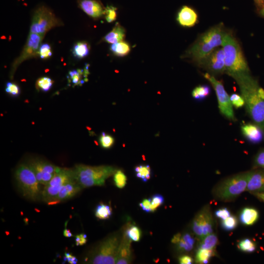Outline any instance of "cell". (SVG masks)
Returning a JSON list of instances; mask_svg holds the SVG:
<instances>
[{"instance_id": "49", "label": "cell", "mask_w": 264, "mask_h": 264, "mask_svg": "<svg viewBox=\"0 0 264 264\" xmlns=\"http://www.w3.org/2000/svg\"><path fill=\"white\" fill-rule=\"evenodd\" d=\"M255 4L256 5V6L259 11L261 8H262L264 3V0H254Z\"/></svg>"}, {"instance_id": "1", "label": "cell", "mask_w": 264, "mask_h": 264, "mask_svg": "<svg viewBox=\"0 0 264 264\" xmlns=\"http://www.w3.org/2000/svg\"><path fill=\"white\" fill-rule=\"evenodd\" d=\"M231 77L239 87L247 113L264 132V100L259 95L260 87L257 81L250 75L249 73L239 74Z\"/></svg>"}, {"instance_id": "47", "label": "cell", "mask_w": 264, "mask_h": 264, "mask_svg": "<svg viewBox=\"0 0 264 264\" xmlns=\"http://www.w3.org/2000/svg\"><path fill=\"white\" fill-rule=\"evenodd\" d=\"M65 255V258L67 260V261L70 264H76L77 263V260L75 257L72 256L71 254H69V253H66Z\"/></svg>"}, {"instance_id": "38", "label": "cell", "mask_w": 264, "mask_h": 264, "mask_svg": "<svg viewBox=\"0 0 264 264\" xmlns=\"http://www.w3.org/2000/svg\"><path fill=\"white\" fill-rule=\"evenodd\" d=\"M52 55L50 45L46 43L42 44L39 50V56L42 59H46Z\"/></svg>"}, {"instance_id": "6", "label": "cell", "mask_w": 264, "mask_h": 264, "mask_svg": "<svg viewBox=\"0 0 264 264\" xmlns=\"http://www.w3.org/2000/svg\"><path fill=\"white\" fill-rule=\"evenodd\" d=\"M64 25L48 7L41 5L34 10L32 14L30 32L43 36L50 29Z\"/></svg>"}, {"instance_id": "4", "label": "cell", "mask_w": 264, "mask_h": 264, "mask_svg": "<svg viewBox=\"0 0 264 264\" xmlns=\"http://www.w3.org/2000/svg\"><path fill=\"white\" fill-rule=\"evenodd\" d=\"M116 170L111 166L84 164L76 165L73 169L74 178L82 188L104 185L106 179L113 175Z\"/></svg>"}, {"instance_id": "3", "label": "cell", "mask_w": 264, "mask_h": 264, "mask_svg": "<svg viewBox=\"0 0 264 264\" xmlns=\"http://www.w3.org/2000/svg\"><path fill=\"white\" fill-rule=\"evenodd\" d=\"M225 55V72L230 76L249 73L241 46L233 35L226 32L222 44Z\"/></svg>"}, {"instance_id": "32", "label": "cell", "mask_w": 264, "mask_h": 264, "mask_svg": "<svg viewBox=\"0 0 264 264\" xmlns=\"http://www.w3.org/2000/svg\"><path fill=\"white\" fill-rule=\"evenodd\" d=\"M238 224L237 218L235 216H230L221 221L222 228L226 231H231L236 228Z\"/></svg>"}, {"instance_id": "18", "label": "cell", "mask_w": 264, "mask_h": 264, "mask_svg": "<svg viewBox=\"0 0 264 264\" xmlns=\"http://www.w3.org/2000/svg\"><path fill=\"white\" fill-rule=\"evenodd\" d=\"M198 14L191 7L184 5L179 10L176 17L178 23L183 27H192L198 21Z\"/></svg>"}, {"instance_id": "11", "label": "cell", "mask_w": 264, "mask_h": 264, "mask_svg": "<svg viewBox=\"0 0 264 264\" xmlns=\"http://www.w3.org/2000/svg\"><path fill=\"white\" fill-rule=\"evenodd\" d=\"M44 36L29 33L20 55L14 61L11 67L10 78L12 79L18 67L24 61L39 56V48Z\"/></svg>"}, {"instance_id": "30", "label": "cell", "mask_w": 264, "mask_h": 264, "mask_svg": "<svg viewBox=\"0 0 264 264\" xmlns=\"http://www.w3.org/2000/svg\"><path fill=\"white\" fill-rule=\"evenodd\" d=\"M53 81L48 77L39 78L36 82V86L38 89L47 92L52 87Z\"/></svg>"}, {"instance_id": "17", "label": "cell", "mask_w": 264, "mask_h": 264, "mask_svg": "<svg viewBox=\"0 0 264 264\" xmlns=\"http://www.w3.org/2000/svg\"><path fill=\"white\" fill-rule=\"evenodd\" d=\"M75 178L65 183L61 188L52 204L69 199L76 195L82 189Z\"/></svg>"}, {"instance_id": "29", "label": "cell", "mask_w": 264, "mask_h": 264, "mask_svg": "<svg viewBox=\"0 0 264 264\" xmlns=\"http://www.w3.org/2000/svg\"><path fill=\"white\" fill-rule=\"evenodd\" d=\"M135 172L136 176L144 182H147L151 178V169L148 165L137 166Z\"/></svg>"}, {"instance_id": "19", "label": "cell", "mask_w": 264, "mask_h": 264, "mask_svg": "<svg viewBox=\"0 0 264 264\" xmlns=\"http://www.w3.org/2000/svg\"><path fill=\"white\" fill-rule=\"evenodd\" d=\"M243 135L252 143H259L264 140V132L256 124L245 123L241 126Z\"/></svg>"}, {"instance_id": "51", "label": "cell", "mask_w": 264, "mask_h": 264, "mask_svg": "<svg viewBox=\"0 0 264 264\" xmlns=\"http://www.w3.org/2000/svg\"><path fill=\"white\" fill-rule=\"evenodd\" d=\"M63 235L65 237L67 238L71 237L73 236L72 233L70 232L69 229L65 228L63 231Z\"/></svg>"}, {"instance_id": "16", "label": "cell", "mask_w": 264, "mask_h": 264, "mask_svg": "<svg viewBox=\"0 0 264 264\" xmlns=\"http://www.w3.org/2000/svg\"><path fill=\"white\" fill-rule=\"evenodd\" d=\"M246 191L251 194L264 192V169L250 171Z\"/></svg>"}, {"instance_id": "43", "label": "cell", "mask_w": 264, "mask_h": 264, "mask_svg": "<svg viewBox=\"0 0 264 264\" xmlns=\"http://www.w3.org/2000/svg\"><path fill=\"white\" fill-rule=\"evenodd\" d=\"M215 214L217 218L223 220L230 216L231 212L227 208L224 207L216 210Z\"/></svg>"}, {"instance_id": "26", "label": "cell", "mask_w": 264, "mask_h": 264, "mask_svg": "<svg viewBox=\"0 0 264 264\" xmlns=\"http://www.w3.org/2000/svg\"><path fill=\"white\" fill-rule=\"evenodd\" d=\"M215 249L198 248L195 256V261L198 264H207L209 259L215 256Z\"/></svg>"}, {"instance_id": "15", "label": "cell", "mask_w": 264, "mask_h": 264, "mask_svg": "<svg viewBox=\"0 0 264 264\" xmlns=\"http://www.w3.org/2000/svg\"><path fill=\"white\" fill-rule=\"evenodd\" d=\"M78 4L81 10L94 19H98L104 16L105 7L98 0H78Z\"/></svg>"}, {"instance_id": "31", "label": "cell", "mask_w": 264, "mask_h": 264, "mask_svg": "<svg viewBox=\"0 0 264 264\" xmlns=\"http://www.w3.org/2000/svg\"><path fill=\"white\" fill-rule=\"evenodd\" d=\"M238 246L240 250L247 253L253 252L256 248L255 243L248 238L244 239L240 241Z\"/></svg>"}, {"instance_id": "22", "label": "cell", "mask_w": 264, "mask_h": 264, "mask_svg": "<svg viewBox=\"0 0 264 264\" xmlns=\"http://www.w3.org/2000/svg\"><path fill=\"white\" fill-rule=\"evenodd\" d=\"M259 217L258 211L252 207L243 208L239 216L241 222L245 225L254 224L258 220Z\"/></svg>"}, {"instance_id": "48", "label": "cell", "mask_w": 264, "mask_h": 264, "mask_svg": "<svg viewBox=\"0 0 264 264\" xmlns=\"http://www.w3.org/2000/svg\"><path fill=\"white\" fill-rule=\"evenodd\" d=\"M181 237L182 236L179 233L175 234L172 238L171 242L173 243L177 244L180 241Z\"/></svg>"}, {"instance_id": "20", "label": "cell", "mask_w": 264, "mask_h": 264, "mask_svg": "<svg viewBox=\"0 0 264 264\" xmlns=\"http://www.w3.org/2000/svg\"><path fill=\"white\" fill-rule=\"evenodd\" d=\"M131 241L124 233L118 248L116 264H127L131 262Z\"/></svg>"}, {"instance_id": "33", "label": "cell", "mask_w": 264, "mask_h": 264, "mask_svg": "<svg viewBox=\"0 0 264 264\" xmlns=\"http://www.w3.org/2000/svg\"><path fill=\"white\" fill-rule=\"evenodd\" d=\"M125 233L131 241L138 242L140 240L141 231L136 226L131 225L128 227Z\"/></svg>"}, {"instance_id": "45", "label": "cell", "mask_w": 264, "mask_h": 264, "mask_svg": "<svg viewBox=\"0 0 264 264\" xmlns=\"http://www.w3.org/2000/svg\"><path fill=\"white\" fill-rule=\"evenodd\" d=\"M75 241L76 245H83L87 242V235L85 234L77 235L75 236Z\"/></svg>"}, {"instance_id": "40", "label": "cell", "mask_w": 264, "mask_h": 264, "mask_svg": "<svg viewBox=\"0 0 264 264\" xmlns=\"http://www.w3.org/2000/svg\"><path fill=\"white\" fill-rule=\"evenodd\" d=\"M230 99L232 106L237 109L242 107L245 104L244 100L241 95L236 93L232 94L230 96Z\"/></svg>"}, {"instance_id": "46", "label": "cell", "mask_w": 264, "mask_h": 264, "mask_svg": "<svg viewBox=\"0 0 264 264\" xmlns=\"http://www.w3.org/2000/svg\"><path fill=\"white\" fill-rule=\"evenodd\" d=\"M179 263L181 264H191L193 262V258L188 255H183L178 259Z\"/></svg>"}, {"instance_id": "44", "label": "cell", "mask_w": 264, "mask_h": 264, "mask_svg": "<svg viewBox=\"0 0 264 264\" xmlns=\"http://www.w3.org/2000/svg\"><path fill=\"white\" fill-rule=\"evenodd\" d=\"M140 207L146 212H152V203L151 198L144 199L142 201L139 203Z\"/></svg>"}, {"instance_id": "34", "label": "cell", "mask_w": 264, "mask_h": 264, "mask_svg": "<svg viewBox=\"0 0 264 264\" xmlns=\"http://www.w3.org/2000/svg\"><path fill=\"white\" fill-rule=\"evenodd\" d=\"M113 180L117 188H123L127 183V177L123 171L118 170L113 175Z\"/></svg>"}, {"instance_id": "8", "label": "cell", "mask_w": 264, "mask_h": 264, "mask_svg": "<svg viewBox=\"0 0 264 264\" xmlns=\"http://www.w3.org/2000/svg\"><path fill=\"white\" fill-rule=\"evenodd\" d=\"M18 186L24 197L32 200L38 199L41 194L40 182L27 164L20 165L15 172Z\"/></svg>"}, {"instance_id": "7", "label": "cell", "mask_w": 264, "mask_h": 264, "mask_svg": "<svg viewBox=\"0 0 264 264\" xmlns=\"http://www.w3.org/2000/svg\"><path fill=\"white\" fill-rule=\"evenodd\" d=\"M121 239L119 235H110L97 246L93 252L89 263L94 264H116Z\"/></svg>"}, {"instance_id": "10", "label": "cell", "mask_w": 264, "mask_h": 264, "mask_svg": "<svg viewBox=\"0 0 264 264\" xmlns=\"http://www.w3.org/2000/svg\"><path fill=\"white\" fill-rule=\"evenodd\" d=\"M203 76L210 83L216 92L220 113L228 120L235 121L236 119L230 96L225 90L222 82L209 73H205Z\"/></svg>"}, {"instance_id": "24", "label": "cell", "mask_w": 264, "mask_h": 264, "mask_svg": "<svg viewBox=\"0 0 264 264\" xmlns=\"http://www.w3.org/2000/svg\"><path fill=\"white\" fill-rule=\"evenodd\" d=\"M90 47L88 44L85 41L77 42L72 48V54L79 59L87 57L89 52Z\"/></svg>"}, {"instance_id": "41", "label": "cell", "mask_w": 264, "mask_h": 264, "mask_svg": "<svg viewBox=\"0 0 264 264\" xmlns=\"http://www.w3.org/2000/svg\"><path fill=\"white\" fill-rule=\"evenodd\" d=\"M5 91L13 96H18L20 93V88L15 83L8 82L6 84Z\"/></svg>"}, {"instance_id": "12", "label": "cell", "mask_w": 264, "mask_h": 264, "mask_svg": "<svg viewBox=\"0 0 264 264\" xmlns=\"http://www.w3.org/2000/svg\"><path fill=\"white\" fill-rule=\"evenodd\" d=\"M214 220L210 206L206 205L196 214L192 222V229L197 237L201 239L213 232Z\"/></svg>"}, {"instance_id": "13", "label": "cell", "mask_w": 264, "mask_h": 264, "mask_svg": "<svg viewBox=\"0 0 264 264\" xmlns=\"http://www.w3.org/2000/svg\"><path fill=\"white\" fill-rule=\"evenodd\" d=\"M198 65L213 74H221L225 72V55L222 47L215 48Z\"/></svg>"}, {"instance_id": "14", "label": "cell", "mask_w": 264, "mask_h": 264, "mask_svg": "<svg viewBox=\"0 0 264 264\" xmlns=\"http://www.w3.org/2000/svg\"><path fill=\"white\" fill-rule=\"evenodd\" d=\"M27 164L33 171L40 183L44 185L48 183L60 168L38 158L29 160Z\"/></svg>"}, {"instance_id": "52", "label": "cell", "mask_w": 264, "mask_h": 264, "mask_svg": "<svg viewBox=\"0 0 264 264\" xmlns=\"http://www.w3.org/2000/svg\"><path fill=\"white\" fill-rule=\"evenodd\" d=\"M259 13L260 14V15L264 17V5L262 7V8H261V9L259 11Z\"/></svg>"}, {"instance_id": "27", "label": "cell", "mask_w": 264, "mask_h": 264, "mask_svg": "<svg viewBox=\"0 0 264 264\" xmlns=\"http://www.w3.org/2000/svg\"><path fill=\"white\" fill-rule=\"evenodd\" d=\"M210 88L207 85H199L196 87L192 92L193 97L197 100H202L209 96Z\"/></svg>"}, {"instance_id": "23", "label": "cell", "mask_w": 264, "mask_h": 264, "mask_svg": "<svg viewBox=\"0 0 264 264\" xmlns=\"http://www.w3.org/2000/svg\"><path fill=\"white\" fill-rule=\"evenodd\" d=\"M131 50L130 44L124 41L112 44L110 46L111 52L117 57H124L127 55Z\"/></svg>"}, {"instance_id": "5", "label": "cell", "mask_w": 264, "mask_h": 264, "mask_svg": "<svg viewBox=\"0 0 264 264\" xmlns=\"http://www.w3.org/2000/svg\"><path fill=\"white\" fill-rule=\"evenodd\" d=\"M249 171L241 172L220 181L214 188V197L221 201L228 202L236 199L246 191Z\"/></svg>"}, {"instance_id": "50", "label": "cell", "mask_w": 264, "mask_h": 264, "mask_svg": "<svg viewBox=\"0 0 264 264\" xmlns=\"http://www.w3.org/2000/svg\"><path fill=\"white\" fill-rule=\"evenodd\" d=\"M256 197L259 199L264 202V192L252 193Z\"/></svg>"}, {"instance_id": "25", "label": "cell", "mask_w": 264, "mask_h": 264, "mask_svg": "<svg viewBox=\"0 0 264 264\" xmlns=\"http://www.w3.org/2000/svg\"><path fill=\"white\" fill-rule=\"evenodd\" d=\"M199 241L198 248L213 249L218 243V237L213 233L203 237Z\"/></svg>"}, {"instance_id": "9", "label": "cell", "mask_w": 264, "mask_h": 264, "mask_svg": "<svg viewBox=\"0 0 264 264\" xmlns=\"http://www.w3.org/2000/svg\"><path fill=\"white\" fill-rule=\"evenodd\" d=\"M74 178L73 169L60 167L51 180L44 185L42 192L44 200L48 204L52 205L62 186Z\"/></svg>"}, {"instance_id": "28", "label": "cell", "mask_w": 264, "mask_h": 264, "mask_svg": "<svg viewBox=\"0 0 264 264\" xmlns=\"http://www.w3.org/2000/svg\"><path fill=\"white\" fill-rule=\"evenodd\" d=\"M111 208L108 205L100 203L96 208L95 215L99 219H108L111 216Z\"/></svg>"}, {"instance_id": "35", "label": "cell", "mask_w": 264, "mask_h": 264, "mask_svg": "<svg viewBox=\"0 0 264 264\" xmlns=\"http://www.w3.org/2000/svg\"><path fill=\"white\" fill-rule=\"evenodd\" d=\"M68 74L71 82L73 84L77 85L82 84L84 83V81L81 79L83 75L86 77L84 69H74L70 71Z\"/></svg>"}, {"instance_id": "21", "label": "cell", "mask_w": 264, "mask_h": 264, "mask_svg": "<svg viewBox=\"0 0 264 264\" xmlns=\"http://www.w3.org/2000/svg\"><path fill=\"white\" fill-rule=\"evenodd\" d=\"M126 30L120 23L117 22L112 29L104 37V41L109 44H114L123 41Z\"/></svg>"}, {"instance_id": "37", "label": "cell", "mask_w": 264, "mask_h": 264, "mask_svg": "<svg viewBox=\"0 0 264 264\" xmlns=\"http://www.w3.org/2000/svg\"><path fill=\"white\" fill-rule=\"evenodd\" d=\"M99 141L101 146L105 149L111 148L114 143V138L109 134H106L105 132L102 133Z\"/></svg>"}, {"instance_id": "39", "label": "cell", "mask_w": 264, "mask_h": 264, "mask_svg": "<svg viewBox=\"0 0 264 264\" xmlns=\"http://www.w3.org/2000/svg\"><path fill=\"white\" fill-rule=\"evenodd\" d=\"M253 165L255 168L264 169V149L260 150L255 155Z\"/></svg>"}, {"instance_id": "2", "label": "cell", "mask_w": 264, "mask_h": 264, "mask_svg": "<svg viewBox=\"0 0 264 264\" xmlns=\"http://www.w3.org/2000/svg\"><path fill=\"white\" fill-rule=\"evenodd\" d=\"M226 32L222 23L212 27L198 37L183 57L190 58L198 64L215 48L222 45Z\"/></svg>"}, {"instance_id": "42", "label": "cell", "mask_w": 264, "mask_h": 264, "mask_svg": "<svg viewBox=\"0 0 264 264\" xmlns=\"http://www.w3.org/2000/svg\"><path fill=\"white\" fill-rule=\"evenodd\" d=\"M151 199L152 212H154L156 209L164 203V198L160 194L154 195Z\"/></svg>"}, {"instance_id": "36", "label": "cell", "mask_w": 264, "mask_h": 264, "mask_svg": "<svg viewBox=\"0 0 264 264\" xmlns=\"http://www.w3.org/2000/svg\"><path fill=\"white\" fill-rule=\"evenodd\" d=\"M117 10V8L113 5H108L105 7L104 17L108 22H111L116 20Z\"/></svg>"}]
</instances>
